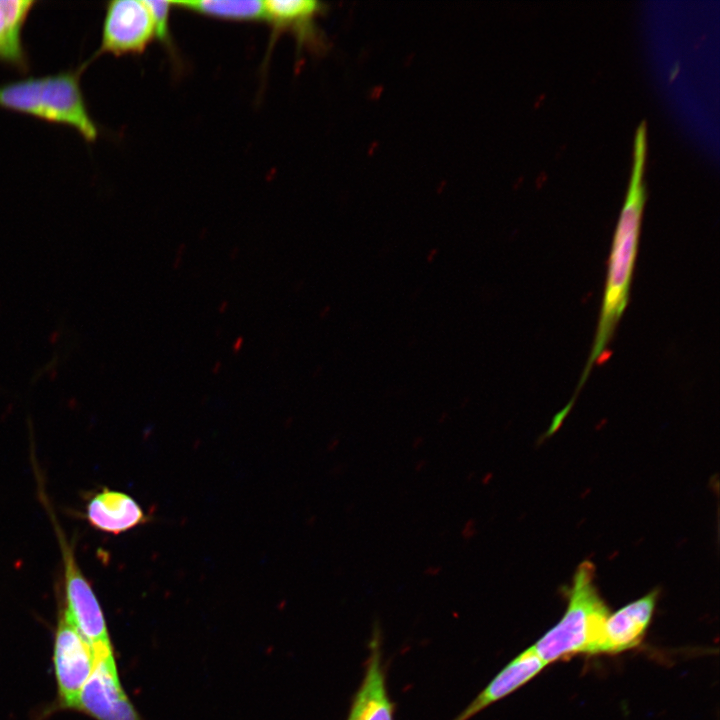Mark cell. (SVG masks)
Instances as JSON below:
<instances>
[{
  "mask_svg": "<svg viewBox=\"0 0 720 720\" xmlns=\"http://www.w3.org/2000/svg\"><path fill=\"white\" fill-rule=\"evenodd\" d=\"M633 151L630 183L609 253L598 324L587 363L570 405L585 384L592 368L607 358L608 347L630 298L646 201L643 181L647 151L645 122H642L636 131Z\"/></svg>",
  "mask_w": 720,
  "mask_h": 720,
  "instance_id": "1",
  "label": "cell"
},
{
  "mask_svg": "<svg viewBox=\"0 0 720 720\" xmlns=\"http://www.w3.org/2000/svg\"><path fill=\"white\" fill-rule=\"evenodd\" d=\"M594 578L591 561L578 565L567 590V607L562 618L532 646L547 665L579 654L604 653L605 622L610 612Z\"/></svg>",
  "mask_w": 720,
  "mask_h": 720,
  "instance_id": "2",
  "label": "cell"
},
{
  "mask_svg": "<svg viewBox=\"0 0 720 720\" xmlns=\"http://www.w3.org/2000/svg\"><path fill=\"white\" fill-rule=\"evenodd\" d=\"M87 63L76 69L29 77L0 85V108L75 129L87 142L99 130L87 108L80 85Z\"/></svg>",
  "mask_w": 720,
  "mask_h": 720,
  "instance_id": "3",
  "label": "cell"
},
{
  "mask_svg": "<svg viewBox=\"0 0 720 720\" xmlns=\"http://www.w3.org/2000/svg\"><path fill=\"white\" fill-rule=\"evenodd\" d=\"M53 661L59 706L76 709L81 689L94 669L96 655L92 645L78 632L64 608L59 613Z\"/></svg>",
  "mask_w": 720,
  "mask_h": 720,
  "instance_id": "4",
  "label": "cell"
},
{
  "mask_svg": "<svg viewBox=\"0 0 720 720\" xmlns=\"http://www.w3.org/2000/svg\"><path fill=\"white\" fill-rule=\"evenodd\" d=\"M58 539L64 564V610L78 632L94 651L112 649L101 606L94 591L79 568L73 549L63 534Z\"/></svg>",
  "mask_w": 720,
  "mask_h": 720,
  "instance_id": "5",
  "label": "cell"
},
{
  "mask_svg": "<svg viewBox=\"0 0 720 720\" xmlns=\"http://www.w3.org/2000/svg\"><path fill=\"white\" fill-rule=\"evenodd\" d=\"M155 38L152 17L143 0L109 1L105 7L100 46L93 56L141 54Z\"/></svg>",
  "mask_w": 720,
  "mask_h": 720,
  "instance_id": "6",
  "label": "cell"
},
{
  "mask_svg": "<svg viewBox=\"0 0 720 720\" xmlns=\"http://www.w3.org/2000/svg\"><path fill=\"white\" fill-rule=\"evenodd\" d=\"M95 655L94 669L81 689L76 709L96 720H140L120 684L112 649Z\"/></svg>",
  "mask_w": 720,
  "mask_h": 720,
  "instance_id": "7",
  "label": "cell"
},
{
  "mask_svg": "<svg viewBox=\"0 0 720 720\" xmlns=\"http://www.w3.org/2000/svg\"><path fill=\"white\" fill-rule=\"evenodd\" d=\"M369 647L365 674L354 695L347 720H394V706L387 692L377 629Z\"/></svg>",
  "mask_w": 720,
  "mask_h": 720,
  "instance_id": "8",
  "label": "cell"
},
{
  "mask_svg": "<svg viewBox=\"0 0 720 720\" xmlns=\"http://www.w3.org/2000/svg\"><path fill=\"white\" fill-rule=\"evenodd\" d=\"M657 597L658 591L653 590L609 614L605 622L604 653H620L641 643L652 620Z\"/></svg>",
  "mask_w": 720,
  "mask_h": 720,
  "instance_id": "9",
  "label": "cell"
},
{
  "mask_svg": "<svg viewBox=\"0 0 720 720\" xmlns=\"http://www.w3.org/2000/svg\"><path fill=\"white\" fill-rule=\"evenodd\" d=\"M547 664L531 647L512 659L453 720H469L538 675Z\"/></svg>",
  "mask_w": 720,
  "mask_h": 720,
  "instance_id": "10",
  "label": "cell"
},
{
  "mask_svg": "<svg viewBox=\"0 0 720 720\" xmlns=\"http://www.w3.org/2000/svg\"><path fill=\"white\" fill-rule=\"evenodd\" d=\"M266 20L272 27V35L292 33L299 46L319 45L321 39L316 19L325 7L315 0H268L264 1Z\"/></svg>",
  "mask_w": 720,
  "mask_h": 720,
  "instance_id": "11",
  "label": "cell"
},
{
  "mask_svg": "<svg viewBox=\"0 0 720 720\" xmlns=\"http://www.w3.org/2000/svg\"><path fill=\"white\" fill-rule=\"evenodd\" d=\"M87 519L97 530L118 535L145 524L149 518L128 494L103 488L90 498Z\"/></svg>",
  "mask_w": 720,
  "mask_h": 720,
  "instance_id": "12",
  "label": "cell"
},
{
  "mask_svg": "<svg viewBox=\"0 0 720 720\" xmlns=\"http://www.w3.org/2000/svg\"><path fill=\"white\" fill-rule=\"evenodd\" d=\"M37 3L35 0H0V62L20 72L29 69L22 31Z\"/></svg>",
  "mask_w": 720,
  "mask_h": 720,
  "instance_id": "13",
  "label": "cell"
},
{
  "mask_svg": "<svg viewBox=\"0 0 720 720\" xmlns=\"http://www.w3.org/2000/svg\"><path fill=\"white\" fill-rule=\"evenodd\" d=\"M173 7L200 15L231 21L266 20L264 1L259 0H190L171 1Z\"/></svg>",
  "mask_w": 720,
  "mask_h": 720,
  "instance_id": "14",
  "label": "cell"
},
{
  "mask_svg": "<svg viewBox=\"0 0 720 720\" xmlns=\"http://www.w3.org/2000/svg\"><path fill=\"white\" fill-rule=\"evenodd\" d=\"M154 24L155 38L166 46H171L169 30L170 12L173 8L171 1L143 0Z\"/></svg>",
  "mask_w": 720,
  "mask_h": 720,
  "instance_id": "15",
  "label": "cell"
},
{
  "mask_svg": "<svg viewBox=\"0 0 720 720\" xmlns=\"http://www.w3.org/2000/svg\"><path fill=\"white\" fill-rule=\"evenodd\" d=\"M476 533V521L473 518H469L468 520H466L461 529V536L465 541H470L474 538Z\"/></svg>",
  "mask_w": 720,
  "mask_h": 720,
  "instance_id": "16",
  "label": "cell"
},
{
  "mask_svg": "<svg viewBox=\"0 0 720 720\" xmlns=\"http://www.w3.org/2000/svg\"><path fill=\"white\" fill-rule=\"evenodd\" d=\"M441 570H442V567L439 565H430V566L426 567L425 573L427 575H437L441 572Z\"/></svg>",
  "mask_w": 720,
  "mask_h": 720,
  "instance_id": "17",
  "label": "cell"
},
{
  "mask_svg": "<svg viewBox=\"0 0 720 720\" xmlns=\"http://www.w3.org/2000/svg\"><path fill=\"white\" fill-rule=\"evenodd\" d=\"M427 465V461L424 459H420L415 463L414 469L416 472H421L425 469Z\"/></svg>",
  "mask_w": 720,
  "mask_h": 720,
  "instance_id": "18",
  "label": "cell"
},
{
  "mask_svg": "<svg viewBox=\"0 0 720 720\" xmlns=\"http://www.w3.org/2000/svg\"><path fill=\"white\" fill-rule=\"evenodd\" d=\"M423 444H424V438H423V437H416V438L412 441V448H413V449H418V448H420Z\"/></svg>",
  "mask_w": 720,
  "mask_h": 720,
  "instance_id": "19",
  "label": "cell"
},
{
  "mask_svg": "<svg viewBox=\"0 0 720 720\" xmlns=\"http://www.w3.org/2000/svg\"><path fill=\"white\" fill-rule=\"evenodd\" d=\"M488 481H489V476H488V474H487V475H485V476L483 477L482 483H483V484H486Z\"/></svg>",
  "mask_w": 720,
  "mask_h": 720,
  "instance_id": "20",
  "label": "cell"
}]
</instances>
